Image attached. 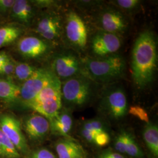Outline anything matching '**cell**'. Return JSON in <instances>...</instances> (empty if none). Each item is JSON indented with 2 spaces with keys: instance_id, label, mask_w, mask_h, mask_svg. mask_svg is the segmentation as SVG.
Masks as SVG:
<instances>
[{
  "instance_id": "6da1fadb",
  "label": "cell",
  "mask_w": 158,
  "mask_h": 158,
  "mask_svg": "<svg viewBox=\"0 0 158 158\" xmlns=\"http://www.w3.org/2000/svg\"><path fill=\"white\" fill-rule=\"evenodd\" d=\"M158 66L157 41L154 33L145 30L136 39L131 57V73L139 89L147 88L152 82Z\"/></svg>"
},
{
  "instance_id": "7a4b0ae2",
  "label": "cell",
  "mask_w": 158,
  "mask_h": 158,
  "mask_svg": "<svg viewBox=\"0 0 158 158\" xmlns=\"http://www.w3.org/2000/svg\"><path fill=\"white\" fill-rule=\"evenodd\" d=\"M82 63L85 75L97 83L114 81L125 74V60L118 53L100 58L86 57Z\"/></svg>"
},
{
  "instance_id": "3957f363",
  "label": "cell",
  "mask_w": 158,
  "mask_h": 158,
  "mask_svg": "<svg viewBox=\"0 0 158 158\" xmlns=\"http://www.w3.org/2000/svg\"><path fill=\"white\" fill-rule=\"evenodd\" d=\"M97 91V83L84 74L61 81L62 102L69 109L83 107L89 104Z\"/></svg>"
},
{
  "instance_id": "277c9868",
  "label": "cell",
  "mask_w": 158,
  "mask_h": 158,
  "mask_svg": "<svg viewBox=\"0 0 158 158\" xmlns=\"http://www.w3.org/2000/svg\"><path fill=\"white\" fill-rule=\"evenodd\" d=\"M26 106L49 121L55 117L62 108L61 81L55 75L51 82Z\"/></svg>"
},
{
  "instance_id": "5b68a950",
  "label": "cell",
  "mask_w": 158,
  "mask_h": 158,
  "mask_svg": "<svg viewBox=\"0 0 158 158\" xmlns=\"http://www.w3.org/2000/svg\"><path fill=\"white\" fill-rule=\"evenodd\" d=\"M128 105L124 89L114 85L104 91L99 103V111L106 118L118 121L128 114Z\"/></svg>"
},
{
  "instance_id": "8992f818",
  "label": "cell",
  "mask_w": 158,
  "mask_h": 158,
  "mask_svg": "<svg viewBox=\"0 0 158 158\" xmlns=\"http://www.w3.org/2000/svg\"><path fill=\"white\" fill-rule=\"evenodd\" d=\"M64 32L69 45L76 51H85L88 44V29L85 21L76 12L70 10L66 14Z\"/></svg>"
},
{
  "instance_id": "52a82bcc",
  "label": "cell",
  "mask_w": 158,
  "mask_h": 158,
  "mask_svg": "<svg viewBox=\"0 0 158 158\" xmlns=\"http://www.w3.org/2000/svg\"><path fill=\"white\" fill-rule=\"evenodd\" d=\"M95 22L98 30L119 36L125 34L128 28V22L123 12L113 7L102 8L96 15Z\"/></svg>"
},
{
  "instance_id": "ba28073f",
  "label": "cell",
  "mask_w": 158,
  "mask_h": 158,
  "mask_svg": "<svg viewBox=\"0 0 158 158\" xmlns=\"http://www.w3.org/2000/svg\"><path fill=\"white\" fill-rule=\"evenodd\" d=\"M53 73L61 81L80 74L85 75L82 60L71 51L57 54L52 62Z\"/></svg>"
},
{
  "instance_id": "9c48e42d",
  "label": "cell",
  "mask_w": 158,
  "mask_h": 158,
  "mask_svg": "<svg viewBox=\"0 0 158 158\" xmlns=\"http://www.w3.org/2000/svg\"><path fill=\"white\" fill-rule=\"evenodd\" d=\"M122 45L121 36L98 30L93 35L90 43L93 57H104L117 53Z\"/></svg>"
},
{
  "instance_id": "30bf717a",
  "label": "cell",
  "mask_w": 158,
  "mask_h": 158,
  "mask_svg": "<svg viewBox=\"0 0 158 158\" xmlns=\"http://www.w3.org/2000/svg\"><path fill=\"white\" fill-rule=\"evenodd\" d=\"M55 76L51 70L38 69L36 72L19 87L20 97L25 105L32 102L40 91L48 85Z\"/></svg>"
},
{
  "instance_id": "8fae6325",
  "label": "cell",
  "mask_w": 158,
  "mask_h": 158,
  "mask_svg": "<svg viewBox=\"0 0 158 158\" xmlns=\"http://www.w3.org/2000/svg\"><path fill=\"white\" fill-rule=\"evenodd\" d=\"M0 128L21 155H26L29 152L28 145L23 135L21 125L15 117L9 114L1 115Z\"/></svg>"
},
{
  "instance_id": "7c38bea8",
  "label": "cell",
  "mask_w": 158,
  "mask_h": 158,
  "mask_svg": "<svg viewBox=\"0 0 158 158\" xmlns=\"http://www.w3.org/2000/svg\"><path fill=\"white\" fill-rule=\"evenodd\" d=\"M114 150L127 158H145L144 153L134 135L127 130H121L114 140Z\"/></svg>"
},
{
  "instance_id": "4fadbf2b",
  "label": "cell",
  "mask_w": 158,
  "mask_h": 158,
  "mask_svg": "<svg viewBox=\"0 0 158 158\" xmlns=\"http://www.w3.org/2000/svg\"><path fill=\"white\" fill-rule=\"evenodd\" d=\"M23 128L33 142L44 141L50 132L49 121L39 114H33L24 119Z\"/></svg>"
},
{
  "instance_id": "5bb4252c",
  "label": "cell",
  "mask_w": 158,
  "mask_h": 158,
  "mask_svg": "<svg viewBox=\"0 0 158 158\" xmlns=\"http://www.w3.org/2000/svg\"><path fill=\"white\" fill-rule=\"evenodd\" d=\"M18 50L23 56L36 59L42 56L49 50V46L43 40L35 36H26L19 40Z\"/></svg>"
},
{
  "instance_id": "9a60e30c",
  "label": "cell",
  "mask_w": 158,
  "mask_h": 158,
  "mask_svg": "<svg viewBox=\"0 0 158 158\" xmlns=\"http://www.w3.org/2000/svg\"><path fill=\"white\" fill-rule=\"evenodd\" d=\"M62 19L59 16L49 15L40 20L35 31L45 40H56L62 35Z\"/></svg>"
},
{
  "instance_id": "2e32d148",
  "label": "cell",
  "mask_w": 158,
  "mask_h": 158,
  "mask_svg": "<svg viewBox=\"0 0 158 158\" xmlns=\"http://www.w3.org/2000/svg\"><path fill=\"white\" fill-rule=\"evenodd\" d=\"M50 131L55 135L70 138V134L73 125L72 110L62 108L56 116L49 120Z\"/></svg>"
},
{
  "instance_id": "e0dca14e",
  "label": "cell",
  "mask_w": 158,
  "mask_h": 158,
  "mask_svg": "<svg viewBox=\"0 0 158 158\" xmlns=\"http://www.w3.org/2000/svg\"><path fill=\"white\" fill-rule=\"evenodd\" d=\"M58 158H81L86 155L83 148L71 138H63L55 145Z\"/></svg>"
},
{
  "instance_id": "ac0fdd59",
  "label": "cell",
  "mask_w": 158,
  "mask_h": 158,
  "mask_svg": "<svg viewBox=\"0 0 158 158\" xmlns=\"http://www.w3.org/2000/svg\"><path fill=\"white\" fill-rule=\"evenodd\" d=\"M143 139L148 151L154 158H158V125L149 122L142 131Z\"/></svg>"
},
{
  "instance_id": "d6986e66",
  "label": "cell",
  "mask_w": 158,
  "mask_h": 158,
  "mask_svg": "<svg viewBox=\"0 0 158 158\" xmlns=\"http://www.w3.org/2000/svg\"><path fill=\"white\" fill-rule=\"evenodd\" d=\"M12 16L25 23H29L34 17L33 6L28 1L16 0L12 8Z\"/></svg>"
},
{
  "instance_id": "ffe728a7",
  "label": "cell",
  "mask_w": 158,
  "mask_h": 158,
  "mask_svg": "<svg viewBox=\"0 0 158 158\" xmlns=\"http://www.w3.org/2000/svg\"><path fill=\"white\" fill-rule=\"evenodd\" d=\"M20 97L19 87L10 80L0 79V98L7 102H14Z\"/></svg>"
},
{
  "instance_id": "44dd1931",
  "label": "cell",
  "mask_w": 158,
  "mask_h": 158,
  "mask_svg": "<svg viewBox=\"0 0 158 158\" xmlns=\"http://www.w3.org/2000/svg\"><path fill=\"white\" fill-rule=\"evenodd\" d=\"M16 147L0 128V158H21Z\"/></svg>"
},
{
  "instance_id": "7402d4cb",
  "label": "cell",
  "mask_w": 158,
  "mask_h": 158,
  "mask_svg": "<svg viewBox=\"0 0 158 158\" xmlns=\"http://www.w3.org/2000/svg\"><path fill=\"white\" fill-rule=\"evenodd\" d=\"M80 128L90 132L94 137V139L98 134L103 132H108L107 125L104 121L96 118L84 121L80 125Z\"/></svg>"
},
{
  "instance_id": "603a6c76",
  "label": "cell",
  "mask_w": 158,
  "mask_h": 158,
  "mask_svg": "<svg viewBox=\"0 0 158 158\" xmlns=\"http://www.w3.org/2000/svg\"><path fill=\"white\" fill-rule=\"evenodd\" d=\"M21 34V29L17 27L6 26L0 28V48L17 40Z\"/></svg>"
},
{
  "instance_id": "cb8c5ba5",
  "label": "cell",
  "mask_w": 158,
  "mask_h": 158,
  "mask_svg": "<svg viewBox=\"0 0 158 158\" xmlns=\"http://www.w3.org/2000/svg\"><path fill=\"white\" fill-rule=\"evenodd\" d=\"M38 68L26 63H16L15 67V75L20 81H25L29 79Z\"/></svg>"
},
{
  "instance_id": "d4e9b609",
  "label": "cell",
  "mask_w": 158,
  "mask_h": 158,
  "mask_svg": "<svg viewBox=\"0 0 158 158\" xmlns=\"http://www.w3.org/2000/svg\"><path fill=\"white\" fill-rule=\"evenodd\" d=\"M114 6L118 10L124 11L131 12L136 10L141 4V1L139 0H117L111 1Z\"/></svg>"
},
{
  "instance_id": "484cf974",
  "label": "cell",
  "mask_w": 158,
  "mask_h": 158,
  "mask_svg": "<svg viewBox=\"0 0 158 158\" xmlns=\"http://www.w3.org/2000/svg\"><path fill=\"white\" fill-rule=\"evenodd\" d=\"M128 114H130L146 123L149 122V118L147 111L139 106H134L128 108Z\"/></svg>"
},
{
  "instance_id": "4316f807",
  "label": "cell",
  "mask_w": 158,
  "mask_h": 158,
  "mask_svg": "<svg viewBox=\"0 0 158 158\" xmlns=\"http://www.w3.org/2000/svg\"><path fill=\"white\" fill-rule=\"evenodd\" d=\"M15 63L12 59L8 56L2 66L1 74L11 78L15 74Z\"/></svg>"
},
{
  "instance_id": "83f0119b",
  "label": "cell",
  "mask_w": 158,
  "mask_h": 158,
  "mask_svg": "<svg viewBox=\"0 0 158 158\" xmlns=\"http://www.w3.org/2000/svg\"><path fill=\"white\" fill-rule=\"evenodd\" d=\"M111 140L109 132H103L96 136L94 145L97 147H104L107 146Z\"/></svg>"
},
{
  "instance_id": "f1b7e54d",
  "label": "cell",
  "mask_w": 158,
  "mask_h": 158,
  "mask_svg": "<svg viewBox=\"0 0 158 158\" xmlns=\"http://www.w3.org/2000/svg\"><path fill=\"white\" fill-rule=\"evenodd\" d=\"M31 158H57L54 153L48 149L42 148L32 153Z\"/></svg>"
},
{
  "instance_id": "f546056e",
  "label": "cell",
  "mask_w": 158,
  "mask_h": 158,
  "mask_svg": "<svg viewBox=\"0 0 158 158\" xmlns=\"http://www.w3.org/2000/svg\"><path fill=\"white\" fill-rule=\"evenodd\" d=\"M96 158H127L112 149H106L99 153Z\"/></svg>"
},
{
  "instance_id": "4dcf8cb0",
  "label": "cell",
  "mask_w": 158,
  "mask_h": 158,
  "mask_svg": "<svg viewBox=\"0 0 158 158\" xmlns=\"http://www.w3.org/2000/svg\"><path fill=\"white\" fill-rule=\"evenodd\" d=\"M15 0H0V10L6 12L12 8Z\"/></svg>"
},
{
  "instance_id": "1f68e13d",
  "label": "cell",
  "mask_w": 158,
  "mask_h": 158,
  "mask_svg": "<svg viewBox=\"0 0 158 158\" xmlns=\"http://www.w3.org/2000/svg\"><path fill=\"white\" fill-rule=\"evenodd\" d=\"M77 4L79 5L80 8H90V7H93L98 6V5H100V1H77Z\"/></svg>"
},
{
  "instance_id": "d6a6232c",
  "label": "cell",
  "mask_w": 158,
  "mask_h": 158,
  "mask_svg": "<svg viewBox=\"0 0 158 158\" xmlns=\"http://www.w3.org/2000/svg\"><path fill=\"white\" fill-rule=\"evenodd\" d=\"M34 2V4H37L38 6H40L42 7L51 6L53 3H55L54 1H35Z\"/></svg>"
},
{
  "instance_id": "836d02e7",
  "label": "cell",
  "mask_w": 158,
  "mask_h": 158,
  "mask_svg": "<svg viewBox=\"0 0 158 158\" xmlns=\"http://www.w3.org/2000/svg\"><path fill=\"white\" fill-rule=\"evenodd\" d=\"M8 56L6 54V52H4V51L0 52V74H1L2 66Z\"/></svg>"
},
{
  "instance_id": "e575fe53",
  "label": "cell",
  "mask_w": 158,
  "mask_h": 158,
  "mask_svg": "<svg viewBox=\"0 0 158 158\" xmlns=\"http://www.w3.org/2000/svg\"><path fill=\"white\" fill-rule=\"evenodd\" d=\"M87 158V156H86V155H85V156H84V157H83V158Z\"/></svg>"
}]
</instances>
